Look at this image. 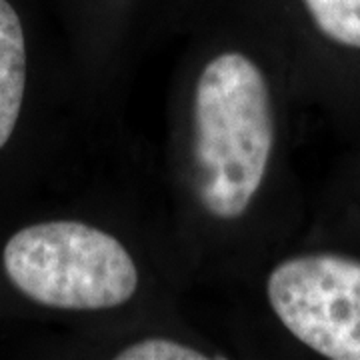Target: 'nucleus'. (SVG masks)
<instances>
[{
    "label": "nucleus",
    "mask_w": 360,
    "mask_h": 360,
    "mask_svg": "<svg viewBox=\"0 0 360 360\" xmlns=\"http://www.w3.org/2000/svg\"><path fill=\"white\" fill-rule=\"evenodd\" d=\"M274 144L269 84L250 58H212L194 92L198 198L212 217L238 219L258 193Z\"/></svg>",
    "instance_id": "f257e3e1"
},
{
    "label": "nucleus",
    "mask_w": 360,
    "mask_h": 360,
    "mask_svg": "<svg viewBox=\"0 0 360 360\" xmlns=\"http://www.w3.org/2000/svg\"><path fill=\"white\" fill-rule=\"evenodd\" d=\"M2 262L11 283L49 309H116L139 288V270L122 243L77 220L18 231L4 246Z\"/></svg>",
    "instance_id": "f03ea898"
},
{
    "label": "nucleus",
    "mask_w": 360,
    "mask_h": 360,
    "mask_svg": "<svg viewBox=\"0 0 360 360\" xmlns=\"http://www.w3.org/2000/svg\"><path fill=\"white\" fill-rule=\"evenodd\" d=\"M270 307L292 335L322 356L360 360V262L307 255L281 262L266 284Z\"/></svg>",
    "instance_id": "7ed1b4c3"
},
{
    "label": "nucleus",
    "mask_w": 360,
    "mask_h": 360,
    "mask_svg": "<svg viewBox=\"0 0 360 360\" xmlns=\"http://www.w3.org/2000/svg\"><path fill=\"white\" fill-rule=\"evenodd\" d=\"M26 86V49L20 18L8 0H0V148L11 141Z\"/></svg>",
    "instance_id": "20e7f679"
},
{
    "label": "nucleus",
    "mask_w": 360,
    "mask_h": 360,
    "mask_svg": "<svg viewBox=\"0 0 360 360\" xmlns=\"http://www.w3.org/2000/svg\"><path fill=\"white\" fill-rule=\"evenodd\" d=\"M304 4L324 37L360 49V0H304Z\"/></svg>",
    "instance_id": "39448f33"
},
{
    "label": "nucleus",
    "mask_w": 360,
    "mask_h": 360,
    "mask_svg": "<svg viewBox=\"0 0 360 360\" xmlns=\"http://www.w3.org/2000/svg\"><path fill=\"white\" fill-rule=\"evenodd\" d=\"M118 360H205L208 359L200 350L184 347L170 338H146L141 342H134L130 347L122 348Z\"/></svg>",
    "instance_id": "423d86ee"
}]
</instances>
